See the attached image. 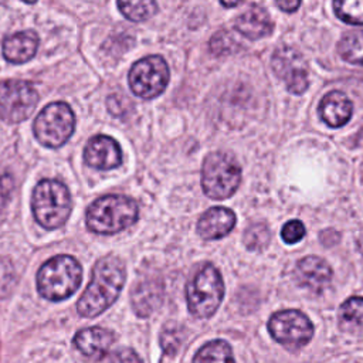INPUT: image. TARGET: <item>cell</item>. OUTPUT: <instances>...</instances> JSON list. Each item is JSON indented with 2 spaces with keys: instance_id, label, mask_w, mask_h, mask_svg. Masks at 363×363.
Wrapping results in <instances>:
<instances>
[{
  "instance_id": "11",
  "label": "cell",
  "mask_w": 363,
  "mask_h": 363,
  "mask_svg": "<svg viewBox=\"0 0 363 363\" xmlns=\"http://www.w3.org/2000/svg\"><path fill=\"white\" fill-rule=\"evenodd\" d=\"M271 65L275 75L285 81L289 92L301 95L309 86L308 65L296 48L291 45H279L272 54Z\"/></svg>"
},
{
  "instance_id": "20",
  "label": "cell",
  "mask_w": 363,
  "mask_h": 363,
  "mask_svg": "<svg viewBox=\"0 0 363 363\" xmlns=\"http://www.w3.org/2000/svg\"><path fill=\"white\" fill-rule=\"evenodd\" d=\"M193 363H235L233 350L225 340L217 339L206 343L196 353Z\"/></svg>"
},
{
  "instance_id": "29",
  "label": "cell",
  "mask_w": 363,
  "mask_h": 363,
  "mask_svg": "<svg viewBox=\"0 0 363 363\" xmlns=\"http://www.w3.org/2000/svg\"><path fill=\"white\" fill-rule=\"evenodd\" d=\"M111 363H142V360L133 349L122 347L113 352Z\"/></svg>"
},
{
  "instance_id": "9",
  "label": "cell",
  "mask_w": 363,
  "mask_h": 363,
  "mask_svg": "<svg viewBox=\"0 0 363 363\" xmlns=\"http://www.w3.org/2000/svg\"><path fill=\"white\" fill-rule=\"evenodd\" d=\"M268 330L278 343L289 349H298L312 339L313 325L302 312L285 309L269 318Z\"/></svg>"
},
{
  "instance_id": "25",
  "label": "cell",
  "mask_w": 363,
  "mask_h": 363,
  "mask_svg": "<svg viewBox=\"0 0 363 363\" xmlns=\"http://www.w3.org/2000/svg\"><path fill=\"white\" fill-rule=\"evenodd\" d=\"M271 240L269 228L264 223L251 224L244 233V244L248 250H264Z\"/></svg>"
},
{
  "instance_id": "14",
  "label": "cell",
  "mask_w": 363,
  "mask_h": 363,
  "mask_svg": "<svg viewBox=\"0 0 363 363\" xmlns=\"http://www.w3.org/2000/svg\"><path fill=\"white\" fill-rule=\"evenodd\" d=\"M113 343V333L108 329L92 326L79 330L74 336L75 347L88 359L101 360Z\"/></svg>"
},
{
  "instance_id": "22",
  "label": "cell",
  "mask_w": 363,
  "mask_h": 363,
  "mask_svg": "<svg viewBox=\"0 0 363 363\" xmlns=\"http://www.w3.org/2000/svg\"><path fill=\"white\" fill-rule=\"evenodd\" d=\"M332 6L342 21L354 26L363 24V0H336Z\"/></svg>"
},
{
  "instance_id": "13",
  "label": "cell",
  "mask_w": 363,
  "mask_h": 363,
  "mask_svg": "<svg viewBox=\"0 0 363 363\" xmlns=\"http://www.w3.org/2000/svg\"><path fill=\"white\" fill-rule=\"evenodd\" d=\"M295 277L302 286L313 292H320L332 279V268L323 258L309 255L296 264Z\"/></svg>"
},
{
  "instance_id": "18",
  "label": "cell",
  "mask_w": 363,
  "mask_h": 363,
  "mask_svg": "<svg viewBox=\"0 0 363 363\" xmlns=\"http://www.w3.org/2000/svg\"><path fill=\"white\" fill-rule=\"evenodd\" d=\"M38 47V37L34 31H20L4 38L3 55L13 64H21L31 60Z\"/></svg>"
},
{
  "instance_id": "26",
  "label": "cell",
  "mask_w": 363,
  "mask_h": 363,
  "mask_svg": "<svg viewBox=\"0 0 363 363\" xmlns=\"http://www.w3.org/2000/svg\"><path fill=\"white\" fill-rule=\"evenodd\" d=\"M339 318L343 323L363 325V298L352 296L346 299L339 309Z\"/></svg>"
},
{
  "instance_id": "4",
  "label": "cell",
  "mask_w": 363,
  "mask_h": 363,
  "mask_svg": "<svg viewBox=\"0 0 363 363\" xmlns=\"http://www.w3.org/2000/svg\"><path fill=\"white\" fill-rule=\"evenodd\" d=\"M31 208L35 220L45 228L61 227L71 213V194L57 180H41L33 191Z\"/></svg>"
},
{
  "instance_id": "17",
  "label": "cell",
  "mask_w": 363,
  "mask_h": 363,
  "mask_svg": "<svg viewBox=\"0 0 363 363\" xmlns=\"http://www.w3.org/2000/svg\"><path fill=\"white\" fill-rule=\"evenodd\" d=\"M352 111L353 105L350 99L340 91H332L326 94L319 104L320 119L332 128L345 125L350 119Z\"/></svg>"
},
{
  "instance_id": "24",
  "label": "cell",
  "mask_w": 363,
  "mask_h": 363,
  "mask_svg": "<svg viewBox=\"0 0 363 363\" xmlns=\"http://www.w3.org/2000/svg\"><path fill=\"white\" fill-rule=\"evenodd\" d=\"M183 339H184V330L180 325L174 322H169L167 325H164L159 337L160 346L163 352L167 354H174L182 346Z\"/></svg>"
},
{
  "instance_id": "19",
  "label": "cell",
  "mask_w": 363,
  "mask_h": 363,
  "mask_svg": "<svg viewBox=\"0 0 363 363\" xmlns=\"http://www.w3.org/2000/svg\"><path fill=\"white\" fill-rule=\"evenodd\" d=\"M162 285L143 282L136 286L132 295V306L139 316H149L162 302Z\"/></svg>"
},
{
  "instance_id": "31",
  "label": "cell",
  "mask_w": 363,
  "mask_h": 363,
  "mask_svg": "<svg viewBox=\"0 0 363 363\" xmlns=\"http://www.w3.org/2000/svg\"><path fill=\"white\" fill-rule=\"evenodd\" d=\"M275 4L281 9V10H284V11H288V13H292V11H295L299 6H301V1L299 0H278V1H275Z\"/></svg>"
},
{
  "instance_id": "7",
  "label": "cell",
  "mask_w": 363,
  "mask_h": 363,
  "mask_svg": "<svg viewBox=\"0 0 363 363\" xmlns=\"http://www.w3.org/2000/svg\"><path fill=\"white\" fill-rule=\"evenodd\" d=\"M75 116L65 102H52L41 109L34 121V135L47 147H60L72 135Z\"/></svg>"
},
{
  "instance_id": "28",
  "label": "cell",
  "mask_w": 363,
  "mask_h": 363,
  "mask_svg": "<svg viewBox=\"0 0 363 363\" xmlns=\"http://www.w3.org/2000/svg\"><path fill=\"white\" fill-rule=\"evenodd\" d=\"M306 234L305 225L299 220H289L284 224L281 230V237L286 244H295L299 242Z\"/></svg>"
},
{
  "instance_id": "5",
  "label": "cell",
  "mask_w": 363,
  "mask_h": 363,
  "mask_svg": "<svg viewBox=\"0 0 363 363\" xmlns=\"http://www.w3.org/2000/svg\"><path fill=\"white\" fill-rule=\"evenodd\" d=\"M223 295V278L211 264L203 265L186 286L187 306L196 318H210L220 306Z\"/></svg>"
},
{
  "instance_id": "30",
  "label": "cell",
  "mask_w": 363,
  "mask_h": 363,
  "mask_svg": "<svg viewBox=\"0 0 363 363\" xmlns=\"http://www.w3.org/2000/svg\"><path fill=\"white\" fill-rule=\"evenodd\" d=\"M13 179L7 172L0 170V207L4 206L13 190Z\"/></svg>"
},
{
  "instance_id": "10",
  "label": "cell",
  "mask_w": 363,
  "mask_h": 363,
  "mask_svg": "<svg viewBox=\"0 0 363 363\" xmlns=\"http://www.w3.org/2000/svg\"><path fill=\"white\" fill-rule=\"evenodd\" d=\"M38 101L35 88L26 81H0V119L21 122L30 116Z\"/></svg>"
},
{
  "instance_id": "27",
  "label": "cell",
  "mask_w": 363,
  "mask_h": 363,
  "mask_svg": "<svg viewBox=\"0 0 363 363\" xmlns=\"http://www.w3.org/2000/svg\"><path fill=\"white\" fill-rule=\"evenodd\" d=\"M237 43L234 37L228 31H218L213 35L210 40V50L216 55H223V54H230L235 51Z\"/></svg>"
},
{
  "instance_id": "2",
  "label": "cell",
  "mask_w": 363,
  "mask_h": 363,
  "mask_svg": "<svg viewBox=\"0 0 363 363\" xmlns=\"http://www.w3.org/2000/svg\"><path fill=\"white\" fill-rule=\"evenodd\" d=\"M86 225L96 234H115L132 225L138 218V204L122 194L102 196L86 210Z\"/></svg>"
},
{
  "instance_id": "8",
  "label": "cell",
  "mask_w": 363,
  "mask_h": 363,
  "mask_svg": "<svg viewBox=\"0 0 363 363\" xmlns=\"http://www.w3.org/2000/svg\"><path fill=\"white\" fill-rule=\"evenodd\" d=\"M169 81V68L160 55H149L136 61L129 71V86L135 95L152 99L160 95Z\"/></svg>"
},
{
  "instance_id": "32",
  "label": "cell",
  "mask_w": 363,
  "mask_h": 363,
  "mask_svg": "<svg viewBox=\"0 0 363 363\" xmlns=\"http://www.w3.org/2000/svg\"><path fill=\"white\" fill-rule=\"evenodd\" d=\"M223 6H225V7H234V6H238V4H241V3H221Z\"/></svg>"
},
{
  "instance_id": "21",
  "label": "cell",
  "mask_w": 363,
  "mask_h": 363,
  "mask_svg": "<svg viewBox=\"0 0 363 363\" xmlns=\"http://www.w3.org/2000/svg\"><path fill=\"white\" fill-rule=\"evenodd\" d=\"M340 57L356 65H363V31H352L342 37L337 45Z\"/></svg>"
},
{
  "instance_id": "23",
  "label": "cell",
  "mask_w": 363,
  "mask_h": 363,
  "mask_svg": "<svg viewBox=\"0 0 363 363\" xmlns=\"http://www.w3.org/2000/svg\"><path fill=\"white\" fill-rule=\"evenodd\" d=\"M118 9L132 21H142L149 18L157 10L155 1H119Z\"/></svg>"
},
{
  "instance_id": "12",
  "label": "cell",
  "mask_w": 363,
  "mask_h": 363,
  "mask_svg": "<svg viewBox=\"0 0 363 363\" xmlns=\"http://www.w3.org/2000/svg\"><path fill=\"white\" fill-rule=\"evenodd\" d=\"M85 162L95 169L109 170L121 164L122 153L118 142L106 135H98L89 139L84 150Z\"/></svg>"
},
{
  "instance_id": "1",
  "label": "cell",
  "mask_w": 363,
  "mask_h": 363,
  "mask_svg": "<svg viewBox=\"0 0 363 363\" xmlns=\"http://www.w3.org/2000/svg\"><path fill=\"white\" fill-rule=\"evenodd\" d=\"M125 275V265L119 258L113 255L101 258L92 269L89 285L78 299V313L85 318L102 313L119 296Z\"/></svg>"
},
{
  "instance_id": "15",
  "label": "cell",
  "mask_w": 363,
  "mask_h": 363,
  "mask_svg": "<svg viewBox=\"0 0 363 363\" xmlns=\"http://www.w3.org/2000/svg\"><path fill=\"white\" fill-rule=\"evenodd\" d=\"M234 27L250 40L267 37L274 30V23L268 11L259 4H251L241 16L235 18Z\"/></svg>"
},
{
  "instance_id": "6",
  "label": "cell",
  "mask_w": 363,
  "mask_h": 363,
  "mask_svg": "<svg viewBox=\"0 0 363 363\" xmlns=\"http://www.w3.org/2000/svg\"><path fill=\"white\" fill-rule=\"evenodd\" d=\"M241 182V169L237 160L223 152L210 153L203 163L201 186L204 193L214 200L234 194Z\"/></svg>"
},
{
  "instance_id": "16",
  "label": "cell",
  "mask_w": 363,
  "mask_h": 363,
  "mask_svg": "<svg viewBox=\"0 0 363 363\" xmlns=\"http://www.w3.org/2000/svg\"><path fill=\"white\" fill-rule=\"evenodd\" d=\"M235 224V214L225 207L208 208L197 223V233L204 240H217L227 235Z\"/></svg>"
},
{
  "instance_id": "3",
  "label": "cell",
  "mask_w": 363,
  "mask_h": 363,
  "mask_svg": "<svg viewBox=\"0 0 363 363\" xmlns=\"http://www.w3.org/2000/svg\"><path fill=\"white\" fill-rule=\"evenodd\" d=\"M82 268L71 255H55L43 264L37 274V289L50 301H62L79 286Z\"/></svg>"
}]
</instances>
